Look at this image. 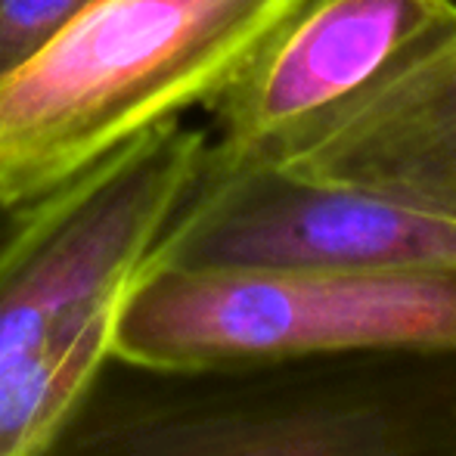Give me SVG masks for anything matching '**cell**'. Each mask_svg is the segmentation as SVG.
<instances>
[{"instance_id":"1","label":"cell","mask_w":456,"mask_h":456,"mask_svg":"<svg viewBox=\"0 0 456 456\" xmlns=\"http://www.w3.org/2000/svg\"><path fill=\"white\" fill-rule=\"evenodd\" d=\"M31 456H456V348L221 366L109 354Z\"/></svg>"},{"instance_id":"2","label":"cell","mask_w":456,"mask_h":456,"mask_svg":"<svg viewBox=\"0 0 456 456\" xmlns=\"http://www.w3.org/2000/svg\"><path fill=\"white\" fill-rule=\"evenodd\" d=\"M183 118L121 143L28 202L0 255V456H31L112 354L131 280L202 168Z\"/></svg>"},{"instance_id":"3","label":"cell","mask_w":456,"mask_h":456,"mask_svg":"<svg viewBox=\"0 0 456 456\" xmlns=\"http://www.w3.org/2000/svg\"><path fill=\"white\" fill-rule=\"evenodd\" d=\"M301 0H94L0 78V199L28 202L224 94Z\"/></svg>"},{"instance_id":"4","label":"cell","mask_w":456,"mask_h":456,"mask_svg":"<svg viewBox=\"0 0 456 456\" xmlns=\"http://www.w3.org/2000/svg\"><path fill=\"white\" fill-rule=\"evenodd\" d=\"M385 348H456V265L382 271L143 267L112 354L146 366H221Z\"/></svg>"},{"instance_id":"5","label":"cell","mask_w":456,"mask_h":456,"mask_svg":"<svg viewBox=\"0 0 456 456\" xmlns=\"http://www.w3.org/2000/svg\"><path fill=\"white\" fill-rule=\"evenodd\" d=\"M456 265V224L286 165L199 168L143 267L382 271Z\"/></svg>"},{"instance_id":"6","label":"cell","mask_w":456,"mask_h":456,"mask_svg":"<svg viewBox=\"0 0 456 456\" xmlns=\"http://www.w3.org/2000/svg\"><path fill=\"white\" fill-rule=\"evenodd\" d=\"M456 28V0H301L208 102L205 165H286Z\"/></svg>"},{"instance_id":"7","label":"cell","mask_w":456,"mask_h":456,"mask_svg":"<svg viewBox=\"0 0 456 456\" xmlns=\"http://www.w3.org/2000/svg\"><path fill=\"white\" fill-rule=\"evenodd\" d=\"M286 168L456 224V28Z\"/></svg>"},{"instance_id":"8","label":"cell","mask_w":456,"mask_h":456,"mask_svg":"<svg viewBox=\"0 0 456 456\" xmlns=\"http://www.w3.org/2000/svg\"><path fill=\"white\" fill-rule=\"evenodd\" d=\"M94 0H0V78L28 62Z\"/></svg>"},{"instance_id":"9","label":"cell","mask_w":456,"mask_h":456,"mask_svg":"<svg viewBox=\"0 0 456 456\" xmlns=\"http://www.w3.org/2000/svg\"><path fill=\"white\" fill-rule=\"evenodd\" d=\"M25 208H28V202L10 205V202H4V199H0V255L6 252L10 240L16 236L19 224H22V217H25Z\"/></svg>"}]
</instances>
